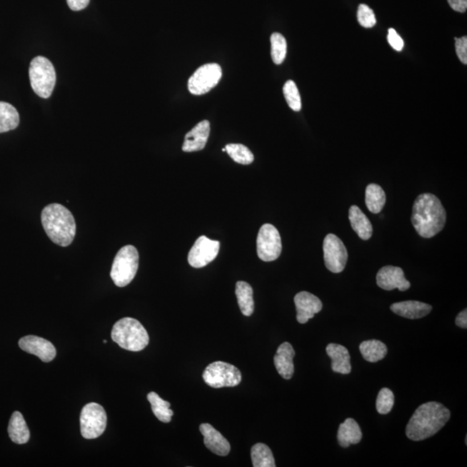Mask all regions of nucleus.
<instances>
[{
  "label": "nucleus",
  "instance_id": "f257e3e1",
  "mask_svg": "<svg viewBox=\"0 0 467 467\" xmlns=\"http://www.w3.org/2000/svg\"><path fill=\"white\" fill-rule=\"evenodd\" d=\"M446 220L445 208L439 199L431 194L417 196L413 203L411 222L423 238H432L443 229Z\"/></svg>",
  "mask_w": 467,
  "mask_h": 467
},
{
  "label": "nucleus",
  "instance_id": "f03ea898",
  "mask_svg": "<svg viewBox=\"0 0 467 467\" xmlns=\"http://www.w3.org/2000/svg\"><path fill=\"white\" fill-rule=\"evenodd\" d=\"M450 416L449 409L436 401L421 405L408 421L407 437L415 441L428 439L444 427Z\"/></svg>",
  "mask_w": 467,
  "mask_h": 467
},
{
  "label": "nucleus",
  "instance_id": "7ed1b4c3",
  "mask_svg": "<svg viewBox=\"0 0 467 467\" xmlns=\"http://www.w3.org/2000/svg\"><path fill=\"white\" fill-rule=\"evenodd\" d=\"M41 220L45 232L53 243L68 247L75 239L76 224L72 213L59 204L45 206Z\"/></svg>",
  "mask_w": 467,
  "mask_h": 467
},
{
  "label": "nucleus",
  "instance_id": "20e7f679",
  "mask_svg": "<svg viewBox=\"0 0 467 467\" xmlns=\"http://www.w3.org/2000/svg\"><path fill=\"white\" fill-rule=\"evenodd\" d=\"M111 337L123 349L130 351L144 350L149 343V335L141 322L133 318H124L114 323Z\"/></svg>",
  "mask_w": 467,
  "mask_h": 467
},
{
  "label": "nucleus",
  "instance_id": "39448f33",
  "mask_svg": "<svg viewBox=\"0 0 467 467\" xmlns=\"http://www.w3.org/2000/svg\"><path fill=\"white\" fill-rule=\"evenodd\" d=\"M29 76L32 89L36 96L48 99L56 83V74L51 61L44 56H36L31 61Z\"/></svg>",
  "mask_w": 467,
  "mask_h": 467
},
{
  "label": "nucleus",
  "instance_id": "423d86ee",
  "mask_svg": "<svg viewBox=\"0 0 467 467\" xmlns=\"http://www.w3.org/2000/svg\"><path fill=\"white\" fill-rule=\"evenodd\" d=\"M139 259L137 248L132 245L125 246L119 251L110 273L119 288H124L132 282L138 271Z\"/></svg>",
  "mask_w": 467,
  "mask_h": 467
},
{
  "label": "nucleus",
  "instance_id": "0eeeda50",
  "mask_svg": "<svg viewBox=\"0 0 467 467\" xmlns=\"http://www.w3.org/2000/svg\"><path fill=\"white\" fill-rule=\"evenodd\" d=\"M203 378L211 388L235 387L241 383V374L238 368L232 364L217 361L206 367Z\"/></svg>",
  "mask_w": 467,
  "mask_h": 467
},
{
  "label": "nucleus",
  "instance_id": "6e6552de",
  "mask_svg": "<svg viewBox=\"0 0 467 467\" xmlns=\"http://www.w3.org/2000/svg\"><path fill=\"white\" fill-rule=\"evenodd\" d=\"M80 423L81 436L85 439H96L104 433L108 416L104 407L91 403L86 405L81 411Z\"/></svg>",
  "mask_w": 467,
  "mask_h": 467
},
{
  "label": "nucleus",
  "instance_id": "1a4fd4ad",
  "mask_svg": "<svg viewBox=\"0 0 467 467\" xmlns=\"http://www.w3.org/2000/svg\"><path fill=\"white\" fill-rule=\"evenodd\" d=\"M222 68L217 64H204L192 75L188 81V89L194 96L210 92L222 78Z\"/></svg>",
  "mask_w": 467,
  "mask_h": 467
},
{
  "label": "nucleus",
  "instance_id": "9d476101",
  "mask_svg": "<svg viewBox=\"0 0 467 467\" xmlns=\"http://www.w3.org/2000/svg\"><path fill=\"white\" fill-rule=\"evenodd\" d=\"M257 255L261 261H273L280 257L282 243L280 233L272 224L262 225L258 233Z\"/></svg>",
  "mask_w": 467,
  "mask_h": 467
},
{
  "label": "nucleus",
  "instance_id": "9b49d317",
  "mask_svg": "<svg viewBox=\"0 0 467 467\" xmlns=\"http://www.w3.org/2000/svg\"><path fill=\"white\" fill-rule=\"evenodd\" d=\"M323 251L326 268L331 273H341L348 260L347 249L343 241L333 234H329L323 240Z\"/></svg>",
  "mask_w": 467,
  "mask_h": 467
},
{
  "label": "nucleus",
  "instance_id": "f8f14e48",
  "mask_svg": "<svg viewBox=\"0 0 467 467\" xmlns=\"http://www.w3.org/2000/svg\"><path fill=\"white\" fill-rule=\"evenodd\" d=\"M220 243L219 241L209 239L206 236H200L188 255V262L192 268L206 267L216 259L219 255Z\"/></svg>",
  "mask_w": 467,
  "mask_h": 467
},
{
  "label": "nucleus",
  "instance_id": "ddd939ff",
  "mask_svg": "<svg viewBox=\"0 0 467 467\" xmlns=\"http://www.w3.org/2000/svg\"><path fill=\"white\" fill-rule=\"evenodd\" d=\"M19 346L24 351L38 356L44 363L56 358V350L52 343L38 336H26L19 340Z\"/></svg>",
  "mask_w": 467,
  "mask_h": 467
},
{
  "label": "nucleus",
  "instance_id": "4468645a",
  "mask_svg": "<svg viewBox=\"0 0 467 467\" xmlns=\"http://www.w3.org/2000/svg\"><path fill=\"white\" fill-rule=\"evenodd\" d=\"M376 283L379 288L387 291L397 288L404 292L411 288V282L405 278L403 270L394 266L381 268L376 276Z\"/></svg>",
  "mask_w": 467,
  "mask_h": 467
},
{
  "label": "nucleus",
  "instance_id": "2eb2a0df",
  "mask_svg": "<svg viewBox=\"0 0 467 467\" xmlns=\"http://www.w3.org/2000/svg\"><path fill=\"white\" fill-rule=\"evenodd\" d=\"M294 303L297 310V321L301 323L308 322L323 307L321 301L317 296L305 291L295 295Z\"/></svg>",
  "mask_w": 467,
  "mask_h": 467
},
{
  "label": "nucleus",
  "instance_id": "dca6fc26",
  "mask_svg": "<svg viewBox=\"0 0 467 467\" xmlns=\"http://www.w3.org/2000/svg\"><path fill=\"white\" fill-rule=\"evenodd\" d=\"M211 133V124L208 121H203L194 126L186 135L182 147L186 153H194L203 150L206 147Z\"/></svg>",
  "mask_w": 467,
  "mask_h": 467
},
{
  "label": "nucleus",
  "instance_id": "f3484780",
  "mask_svg": "<svg viewBox=\"0 0 467 467\" xmlns=\"http://www.w3.org/2000/svg\"><path fill=\"white\" fill-rule=\"evenodd\" d=\"M200 432L204 436V442L206 448L219 456H227L231 452V444L211 424L204 423L200 426Z\"/></svg>",
  "mask_w": 467,
  "mask_h": 467
},
{
  "label": "nucleus",
  "instance_id": "a211bd4d",
  "mask_svg": "<svg viewBox=\"0 0 467 467\" xmlns=\"http://www.w3.org/2000/svg\"><path fill=\"white\" fill-rule=\"evenodd\" d=\"M295 351L291 343L285 342L278 346L276 356H274V366L282 378L289 380L293 378L294 373L293 358Z\"/></svg>",
  "mask_w": 467,
  "mask_h": 467
},
{
  "label": "nucleus",
  "instance_id": "6ab92c4d",
  "mask_svg": "<svg viewBox=\"0 0 467 467\" xmlns=\"http://www.w3.org/2000/svg\"><path fill=\"white\" fill-rule=\"evenodd\" d=\"M391 310L401 317L418 319L427 316L431 313L432 306L423 302L408 301L395 303L391 305Z\"/></svg>",
  "mask_w": 467,
  "mask_h": 467
},
{
  "label": "nucleus",
  "instance_id": "aec40b11",
  "mask_svg": "<svg viewBox=\"0 0 467 467\" xmlns=\"http://www.w3.org/2000/svg\"><path fill=\"white\" fill-rule=\"evenodd\" d=\"M326 352L331 359V370L339 374H350L351 356L345 346L329 343L326 347Z\"/></svg>",
  "mask_w": 467,
  "mask_h": 467
},
{
  "label": "nucleus",
  "instance_id": "412c9836",
  "mask_svg": "<svg viewBox=\"0 0 467 467\" xmlns=\"http://www.w3.org/2000/svg\"><path fill=\"white\" fill-rule=\"evenodd\" d=\"M363 437L361 428L352 418H348L339 426L338 441L342 448H349L351 445L359 443Z\"/></svg>",
  "mask_w": 467,
  "mask_h": 467
},
{
  "label": "nucleus",
  "instance_id": "4be33fe9",
  "mask_svg": "<svg viewBox=\"0 0 467 467\" xmlns=\"http://www.w3.org/2000/svg\"><path fill=\"white\" fill-rule=\"evenodd\" d=\"M349 220L351 228L360 238L367 241L371 238L373 228L371 221L358 206H352L349 210Z\"/></svg>",
  "mask_w": 467,
  "mask_h": 467
},
{
  "label": "nucleus",
  "instance_id": "5701e85b",
  "mask_svg": "<svg viewBox=\"0 0 467 467\" xmlns=\"http://www.w3.org/2000/svg\"><path fill=\"white\" fill-rule=\"evenodd\" d=\"M8 433L14 443L26 444L30 440V430L21 413L16 411L12 413L8 426Z\"/></svg>",
  "mask_w": 467,
  "mask_h": 467
},
{
  "label": "nucleus",
  "instance_id": "b1692460",
  "mask_svg": "<svg viewBox=\"0 0 467 467\" xmlns=\"http://www.w3.org/2000/svg\"><path fill=\"white\" fill-rule=\"evenodd\" d=\"M236 295L241 313L245 316H251L255 310L252 286L245 281L237 282Z\"/></svg>",
  "mask_w": 467,
  "mask_h": 467
},
{
  "label": "nucleus",
  "instance_id": "393cba45",
  "mask_svg": "<svg viewBox=\"0 0 467 467\" xmlns=\"http://www.w3.org/2000/svg\"><path fill=\"white\" fill-rule=\"evenodd\" d=\"M363 358L370 363H376L386 356L387 346L379 340L372 339L363 341L359 346Z\"/></svg>",
  "mask_w": 467,
  "mask_h": 467
},
{
  "label": "nucleus",
  "instance_id": "a878e982",
  "mask_svg": "<svg viewBox=\"0 0 467 467\" xmlns=\"http://www.w3.org/2000/svg\"><path fill=\"white\" fill-rule=\"evenodd\" d=\"M366 206L371 213L378 214L386 204V195L382 187L376 184H371L366 191Z\"/></svg>",
  "mask_w": 467,
  "mask_h": 467
},
{
  "label": "nucleus",
  "instance_id": "bb28decb",
  "mask_svg": "<svg viewBox=\"0 0 467 467\" xmlns=\"http://www.w3.org/2000/svg\"><path fill=\"white\" fill-rule=\"evenodd\" d=\"M19 121V112L14 106L0 101V134L17 129Z\"/></svg>",
  "mask_w": 467,
  "mask_h": 467
},
{
  "label": "nucleus",
  "instance_id": "cd10ccee",
  "mask_svg": "<svg viewBox=\"0 0 467 467\" xmlns=\"http://www.w3.org/2000/svg\"><path fill=\"white\" fill-rule=\"evenodd\" d=\"M151 403V411H153L154 416L162 423H168L171 421V417L174 416V411H171V403L168 401L163 400L157 393L150 392L147 395Z\"/></svg>",
  "mask_w": 467,
  "mask_h": 467
},
{
  "label": "nucleus",
  "instance_id": "c85d7f7f",
  "mask_svg": "<svg viewBox=\"0 0 467 467\" xmlns=\"http://www.w3.org/2000/svg\"><path fill=\"white\" fill-rule=\"evenodd\" d=\"M253 467H276V461L271 449L263 443H257L251 449Z\"/></svg>",
  "mask_w": 467,
  "mask_h": 467
},
{
  "label": "nucleus",
  "instance_id": "c756f323",
  "mask_svg": "<svg viewBox=\"0 0 467 467\" xmlns=\"http://www.w3.org/2000/svg\"><path fill=\"white\" fill-rule=\"evenodd\" d=\"M225 149L234 161L241 165H251L255 161V156L247 146L241 144H229Z\"/></svg>",
  "mask_w": 467,
  "mask_h": 467
},
{
  "label": "nucleus",
  "instance_id": "7c9ffc66",
  "mask_svg": "<svg viewBox=\"0 0 467 467\" xmlns=\"http://www.w3.org/2000/svg\"><path fill=\"white\" fill-rule=\"evenodd\" d=\"M271 56L274 64L280 65L283 63L286 55V41L281 34H273L271 38Z\"/></svg>",
  "mask_w": 467,
  "mask_h": 467
},
{
  "label": "nucleus",
  "instance_id": "2f4dec72",
  "mask_svg": "<svg viewBox=\"0 0 467 467\" xmlns=\"http://www.w3.org/2000/svg\"><path fill=\"white\" fill-rule=\"evenodd\" d=\"M283 93L289 108L295 112L301 111L302 108L301 98L297 85L295 84L293 81H286L283 87Z\"/></svg>",
  "mask_w": 467,
  "mask_h": 467
},
{
  "label": "nucleus",
  "instance_id": "473e14b6",
  "mask_svg": "<svg viewBox=\"0 0 467 467\" xmlns=\"http://www.w3.org/2000/svg\"><path fill=\"white\" fill-rule=\"evenodd\" d=\"M394 403V393L388 388L381 389L378 399H376V411L381 415H387V413L392 411Z\"/></svg>",
  "mask_w": 467,
  "mask_h": 467
},
{
  "label": "nucleus",
  "instance_id": "72a5a7b5",
  "mask_svg": "<svg viewBox=\"0 0 467 467\" xmlns=\"http://www.w3.org/2000/svg\"><path fill=\"white\" fill-rule=\"evenodd\" d=\"M358 23L364 28H372L376 24L374 11L364 4L358 6Z\"/></svg>",
  "mask_w": 467,
  "mask_h": 467
},
{
  "label": "nucleus",
  "instance_id": "f704fd0d",
  "mask_svg": "<svg viewBox=\"0 0 467 467\" xmlns=\"http://www.w3.org/2000/svg\"><path fill=\"white\" fill-rule=\"evenodd\" d=\"M388 42L396 51H403L404 42L403 39L397 34L394 29H389L388 34Z\"/></svg>",
  "mask_w": 467,
  "mask_h": 467
},
{
  "label": "nucleus",
  "instance_id": "c9c22d12",
  "mask_svg": "<svg viewBox=\"0 0 467 467\" xmlns=\"http://www.w3.org/2000/svg\"><path fill=\"white\" fill-rule=\"evenodd\" d=\"M456 53L463 64H467V38L456 39Z\"/></svg>",
  "mask_w": 467,
  "mask_h": 467
},
{
  "label": "nucleus",
  "instance_id": "e433bc0d",
  "mask_svg": "<svg viewBox=\"0 0 467 467\" xmlns=\"http://www.w3.org/2000/svg\"><path fill=\"white\" fill-rule=\"evenodd\" d=\"M90 0H67L68 6L72 11H78L85 9Z\"/></svg>",
  "mask_w": 467,
  "mask_h": 467
},
{
  "label": "nucleus",
  "instance_id": "4c0bfd02",
  "mask_svg": "<svg viewBox=\"0 0 467 467\" xmlns=\"http://www.w3.org/2000/svg\"><path fill=\"white\" fill-rule=\"evenodd\" d=\"M449 6L458 12H465L467 8V0H448Z\"/></svg>",
  "mask_w": 467,
  "mask_h": 467
},
{
  "label": "nucleus",
  "instance_id": "58836bf2",
  "mask_svg": "<svg viewBox=\"0 0 467 467\" xmlns=\"http://www.w3.org/2000/svg\"><path fill=\"white\" fill-rule=\"evenodd\" d=\"M456 323L461 328L466 329L467 328V311L465 309L462 311L461 313H458L456 319Z\"/></svg>",
  "mask_w": 467,
  "mask_h": 467
}]
</instances>
